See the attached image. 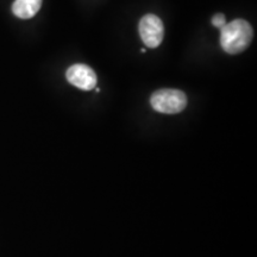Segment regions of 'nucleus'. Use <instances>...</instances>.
Segmentation results:
<instances>
[{
	"label": "nucleus",
	"instance_id": "nucleus-1",
	"mask_svg": "<svg viewBox=\"0 0 257 257\" xmlns=\"http://www.w3.org/2000/svg\"><path fill=\"white\" fill-rule=\"evenodd\" d=\"M253 37V30L244 19H234L220 29V46L227 54L242 53L249 47Z\"/></svg>",
	"mask_w": 257,
	"mask_h": 257
},
{
	"label": "nucleus",
	"instance_id": "nucleus-2",
	"mask_svg": "<svg viewBox=\"0 0 257 257\" xmlns=\"http://www.w3.org/2000/svg\"><path fill=\"white\" fill-rule=\"evenodd\" d=\"M150 104L154 110L160 113L175 114L185 110L187 106V96L179 89L163 88L153 93Z\"/></svg>",
	"mask_w": 257,
	"mask_h": 257
},
{
	"label": "nucleus",
	"instance_id": "nucleus-3",
	"mask_svg": "<svg viewBox=\"0 0 257 257\" xmlns=\"http://www.w3.org/2000/svg\"><path fill=\"white\" fill-rule=\"evenodd\" d=\"M141 38L148 48H157L162 43L165 36V27L162 21L155 15H146L141 19L140 27Z\"/></svg>",
	"mask_w": 257,
	"mask_h": 257
},
{
	"label": "nucleus",
	"instance_id": "nucleus-4",
	"mask_svg": "<svg viewBox=\"0 0 257 257\" xmlns=\"http://www.w3.org/2000/svg\"><path fill=\"white\" fill-rule=\"evenodd\" d=\"M66 78L70 85L82 91H91L95 88L96 74L91 67L86 64L76 63L70 66L66 73Z\"/></svg>",
	"mask_w": 257,
	"mask_h": 257
},
{
	"label": "nucleus",
	"instance_id": "nucleus-5",
	"mask_svg": "<svg viewBox=\"0 0 257 257\" xmlns=\"http://www.w3.org/2000/svg\"><path fill=\"white\" fill-rule=\"evenodd\" d=\"M42 0H16L12 12L21 19H30L40 11Z\"/></svg>",
	"mask_w": 257,
	"mask_h": 257
},
{
	"label": "nucleus",
	"instance_id": "nucleus-6",
	"mask_svg": "<svg viewBox=\"0 0 257 257\" xmlns=\"http://www.w3.org/2000/svg\"><path fill=\"white\" fill-rule=\"evenodd\" d=\"M212 24H213V27L221 29L225 24H226V18H225V16L223 14L214 15L213 17H212Z\"/></svg>",
	"mask_w": 257,
	"mask_h": 257
},
{
	"label": "nucleus",
	"instance_id": "nucleus-7",
	"mask_svg": "<svg viewBox=\"0 0 257 257\" xmlns=\"http://www.w3.org/2000/svg\"><path fill=\"white\" fill-rule=\"evenodd\" d=\"M141 51H142V53H146V48H142V49H141Z\"/></svg>",
	"mask_w": 257,
	"mask_h": 257
}]
</instances>
